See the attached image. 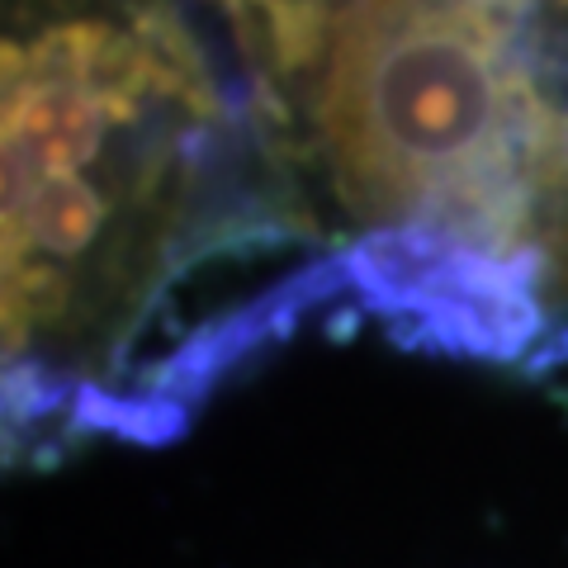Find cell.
<instances>
[{"label": "cell", "mask_w": 568, "mask_h": 568, "mask_svg": "<svg viewBox=\"0 0 568 568\" xmlns=\"http://www.w3.org/2000/svg\"><path fill=\"white\" fill-rule=\"evenodd\" d=\"M6 24L10 422H85L175 280L327 223L185 0H6Z\"/></svg>", "instance_id": "cell-1"}]
</instances>
